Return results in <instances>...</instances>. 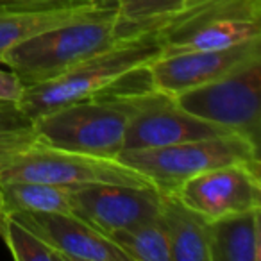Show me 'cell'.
I'll list each match as a JSON object with an SVG mask.
<instances>
[{"label": "cell", "mask_w": 261, "mask_h": 261, "mask_svg": "<svg viewBox=\"0 0 261 261\" xmlns=\"http://www.w3.org/2000/svg\"><path fill=\"white\" fill-rule=\"evenodd\" d=\"M160 56H163V48L156 34L125 38L56 79L25 86L22 100L15 108L33 122L63 106L108 93L109 88L147 68Z\"/></svg>", "instance_id": "1"}, {"label": "cell", "mask_w": 261, "mask_h": 261, "mask_svg": "<svg viewBox=\"0 0 261 261\" xmlns=\"http://www.w3.org/2000/svg\"><path fill=\"white\" fill-rule=\"evenodd\" d=\"M118 41L116 8L106 6L83 18L27 38L13 47L2 63L25 86H34L56 79Z\"/></svg>", "instance_id": "2"}, {"label": "cell", "mask_w": 261, "mask_h": 261, "mask_svg": "<svg viewBox=\"0 0 261 261\" xmlns=\"http://www.w3.org/2000/svg\"><path fill=\"white\" fill-rule=\"evenodd\" d=\"M130 106L125 93L98 95L73 102L33 120L38 142L72 152L116 160Z\"/></svg>", "instance_id": "3"}, {"label": "cell", "mask_w": 261, "mask_h": 261, "mask_svg": "<svg viewBox=\"0 0 261 261\" xmlns=\"http://www.w3.org/2000/svg\"><path fill=\"white\" fill-rule=\"evenodd\" d=\"M116 160L149 179L160 192H174L182 181L211 168L225 165L259 167V145L231 133L156 149L122 150Z\"/></svg>", "instance_id": "4"}, {"label": "cell", "mask_w": 261, "mask_h": 261, "mask_svg": "<svg viewBox=\"0 0 261 261\" xmlns=\"http://www.w3.org/2000/svg\"><path fill=\"white\" fill-rule=\"evenodd\" d=\"M2 181H36L70 188L93 182L152 186L149 179L118 160L72 152L40 142L0 158Z\"/></svg>", "instance_id": "5"}, {"label": "cell", "mask_w": 261, "mask_h": 261, "mask_svg": "<svg viewBox=\"0 0 261 261\" xmlns=\"http://www.w3.org/2000/svg\"><path fill=\"white\" fill-rule=\"evenodd\" d=\"M174 98L190 115L259 145L261 61L215 83L186 90Z\"/></svg>", "instance_id": "6"}, {"label": "cell", "mask_w": 261, "mask_h": 261, "mask_svg": "<svg viewBox=\"0 0 261 261\" xmlns=\"http://www.w3.org/2000/svg\"><path fill=\"white\" fill-rule=\"evenodd\" d=\"M130 111L123 136V150L156 149L193 140L231 135L224 127L200 120L179 108L174 97L152 86L123 91ZM234 135V133H232Z\"/></svg>", "instance_id": "7"}, {"label": "cell", "mask_w": 261, "mask_h": 261, "mask_svg": "<svg viewBox=\"0 0 261 261\" xmlns=\"http://www.w3.org/2000/svg\"><path fill=\"white\" fill-rule=\"evenodd\" d=\"M256 61H261V38L227 48L160 56L147 66V77L154 90L175 97L231 75Z\"/></svg>", "instance_id": "8"}, {"label": "cell", "mask_w": 261, "mask_h": 261, "mask_svg": "<svg viewBox=\"0 0 261 261\" xmlns=\"http://www.w3.org/2000/svg\"><path fill=\"white\" fill-rule=\"evenodd\" d=\"M70 195L72 213L108 238L160 217L161 192L156 186L93 182L72 186Z\"/></svg>", "instance_id": "9"}, {"label": "cell", "mask_w": 261, "mask_h": 261, "mask_svg": "<svg viewBox=\"0 0 261 261\" xmlns=\"http://www.w3.org/2000/svg\"><path fill=\"white\" fill-rule=\"evenodd\" d=\"M259 174V167L225 165L186 179L172 193L186 207L211 222L261 207Z\"/></svg>", "instance_id": "10"}, {"label": "cell", "mask_w": 261, "mask_h": 261, "mask_svg": "<svg viewBox=\"0 0 261 261\" xmlns=\"http://www.w3.org/2000/svg\"><path fill=\"white\" fill-rule=\"evenodd\" d=\"M11 217L50 243L66 261H129L118 245L73 213L13 211Z\"/></svg>", "instance_id": "11"}, {"label": "cell", "mask_w": 261, "mask_h": 261, "mask_svg": "<svg viewBox=\"0 0 261 261\" xmlns=\"http://www.w3.org/2000/svg\"><path fill=\"white\" fill-rule=\"evenodd\" d=\"M160 218L168 236L172 261H210L207 220L186 207L172 192H161Z\"/></svg>", "instance_id": "12"}, {"label": "cell", "mask_w": 261, "mask_h": 261, "mask_svg": "<svg viewBox=\"0 0 261 261\" xmlns=\"http://www.w3.org/2000/svg\"><path fill=\"white\" fill-rule=\"evenodd\" d=\"M261 207L207 222L210 261L261 259Z\"/></svg>", "instance_id": "13"}, {"label": "cell", "mask_w": 261, "mask_h": 261, "mask_svg": "<svg viewBox=\"0 0 261 261\" xmlns=\"http://www.w3.org/2000/svg\"><path fill=\"white\" fill-rule=\"evenodd\" d=\"M261 38V22L250 20H225L213 22L192 29L177 36L158 40L163 48V56L177 54L188 50H213V48H227L232 45L245 43Z\"/></svg>", "instance_id": "14"}, {"label": "cell", "mask_w": 261, "mask_h": 261, "mask_svg": "<svg viewBox=\"0 0 261 261\" xmlns=\"http://www.w3.org/2000/svg\"><path fill=\"white\" fill-rule=\"evenodd\" d=\"M98 6L88 4L68 9H48V11H9L0 9V63L13 47L25 41L27 38L52 29L61 23L83 18L97 11Z\"/></svg>", "instance_id": "15"}, {"label": "cell", "mask_w": 261, "mask_h": 261, "mask_svg": "<svg viewBox=\"0 0 261 261\" xmlns=\"http://www.w3.org/2000/svg\"><path fill=\"white\" fill-rule=\"evenodd\" d=\"M197 0H116L118 38L150 34L170 16L192 6Z\"/></svg>", "instance_id": "16"}, {"label": "cell", "mask_w": 261, "mask_h": 261, "mask_svg": "<svg viewBox=\"0 0 261 261\" xmlns=\"http://www.w3.org/2000/svg\"><path fill=\"white\" fill-rule=\"evenodd\" d=\"M2 195L13 211H40V213H72L70 186L47 185L36 181H2Z\"/></svg>", "instance_id": "17"}, {"label": "cell", "mask_w": 261, "mask_h": 261, "mask_svg": "<svg viewBox=\"0 0 261 261\" xmlns=\"http://www.w3.org/2000/svg\"><path fill=\"white\" fill-rule=\"evenodd\" d=\"M109 240L123 250L129 261H172L168 236L160 217L113 232Z\"/></svg>", "instance_id": "18"}, {"label": "cell", "mask_w": 261, "mask_h": 261, "mask_svg": "<svg viewBox=\"0 0 261 261\" xmlns=\"http://www.w3.org/2000/svg\"><path fill=\"white\" fill-rule=\"evenodd\" d=\"M2 240L16 261H66L59 250L13 217L9 218Z\"/></svg>", "instance_id": "19"}, {"label": "cell", "mask_w": 261, "mask_h": 261, "mask_svg": "<svg viewBox=\"0 0 261 261\" xmlns=\"http://www.w3.org/2000/svg\"><path fill=\"white\" fill-rule=\"evenodd\" d=\"M38 142L31 120L22 116L15 106L4 104L0 109V158L22 150Z\"/></svg>", "instance_id": "20"}, {"label": "cell", "mask_w": 261, "mask_h": 261, "mask_svg": "<svg viewBox=\"0 0 261 261\" xmlns=\"http://www.w3.org/2000/svg\"><path fill=\"white\" fill-rule=\"evenodd\" d=\"M88 4H93V2L91 0H0V9H9V11H48V9H68Z\"/></svg>", "instance_id": "21"}, {"label": "cell", "mask_w": 261, "mask_h": 261, "mask_svg": "<svg viewBox=\"0 0 261 261\" xmlns=\"http://www.w3.org/2000/svg\"><path fill=\"white\" fill-rule=\"evenodd\" d=\"M25 84L13 72L0 70V104L16 106L23 97Z\"/></svg>", "instance_id": "22"}, {"label": "cell", "mask_w": 261, "mask_h": 261, "mask_svg": "<svg viewBox=\"0 0 261 261\" xmlns=\"http://www.w3.org/2000/svg\"><path fill=\"white\" fill-rule=\"evenodd\" d=\"M9 218H11V213H9L8 204H6L4 195H2V188H0V238L4 236L6 227H8Z\"/></svg>", "instance_id": "23"}, {"label": "cell", "mask_w": 261, "mask_h": 261, "mask_svg": "<svg viewBox=\"0 0 261 261\" xmlns=\"http://www.w3.org/2000/svg\"><path fill=\"white\" fill-rule=\"evenodd\" d=\"M91 2L98 8H106V6H115L116 0H91Z\"/></svg>", "instance_id": "24"}, {"label": "cell", "mask_w": 261, "mask_h": 261, "mask_svg": "<svg viewBox=\"0 0 261 261\" xmlns=\"http://www.w3.org/2000/svg\"><path fill=\"white\" fill-rule=\"evenodd\" d=\"M2 106H4V104H0V109H2Z\"/></svg>", "instance_id": "25"}]
</instances>
